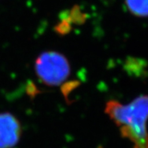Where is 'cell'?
Listing matches in <instances>:
<instances>
[{
  "instance_id": "6da1fadb",
  "label": "cell",
  "mask_w": 148,
  "mask_h": 148,
  "mask_svg": "<svg viewBox=\"0 0 148 148\" xmlns=\"http://www.w3.org/2000/svg\"><path fill=\"white\" fill-rule=\"evenodd\" d=\"M104 112L119 129L121 135L134 148H148V95L124 104L116 100L107 101Z\"/></svg>"
},
{
  "instance_id": "7a4b0ae2",
  "label": "cell",
  "mask_w": 148,
  "mask_h": 148,
  "mask_svg": "<svg viewBox=\"0 0 148 148\" xmlns=\"http://www.w3.org/2000/svg\"><path fill=\"white\" fill-rule=\"evenodd\" d=\"M34 70L39 79L48 86L61 85L71 72L68 59L56 51L42 52L36 59Z\"/></svg>"
},
{
  "instance_id": "3957f363",
  "label": "cell",
  "mask_w": 148,
  "mask_h": 148,
  "mask_svg": "<svg viewBox=\"0 0 148 148\" xmlns=\"http://www.w3.org/2000/svg\"><path fill=\"white\" fill-rule=\"evenodd\" d=\"M22 134L20 121L8 112L0 113V148H14Z\"/></svg>"
},
{
  "instance_id": "277c9868",
  "label": "cell",
  "mask_w": 148,
  "mask_h": 148,
  "mask_svg": "<svg viewBox=\"0 0 148 148\" xmlns=\"http://www.w3.org/2000/svg\"><path fill=\"white\" fill-rule=\"evenodd\" d=\"M127 9L138 18H148V0H125Z\"/></svg>"
}]
</instances>
